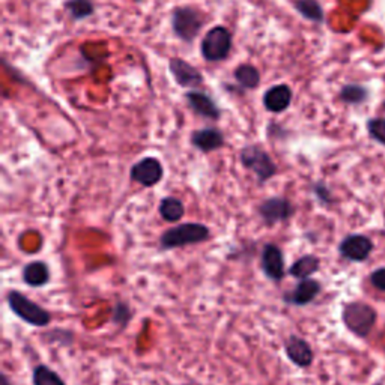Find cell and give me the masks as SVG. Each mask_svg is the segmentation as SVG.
Wrapping results in <instances>:
<instances>
[{
  "label": "cell",
  "instance_id": "cell-3",
  "mask_svg": "<svg viewBox=\"0 0 385 385\" xmlns=\"http://www.w3.org/2000/svg\"><path fill=\"white\" fill-rule=\"evenodd\" d=\"M343 322L349 331L358 337H366L370 335L372 328L377 322V311L369 304L364 303H349L343 309Z\"/></svg>",
  "mask_w": 385,
  "mask_h": 385
},
{
  "label": "cell",
  "instance_id": "cell-4",
  "mask_svg": "<svg viewBox=\"0 0 385 385\" xmlns=\"http://www.w3.org/2000/svg\"><path fill=\"white\" fill-rule=\"evenodd\" d=\"M241 163L244 168L256 173L259 182H265L271 180L277 172V166L271 157L259 147H245L241 151Z\"/></svg>",
  "mask_w": 385,
  "mask_h": 385
},
{
  "label": "cell",
  "instance_id": "cell-24",
  "mask_svg": "<svg viewBox=\"0 0 385 385\" xmlns=\"http://www.w3.org/2000/svg\"><path fill=\"white\" fill-rule=\"evenodd\" d=\"M367 128H369L370 136L374 140L385 144V119H382V118L372 119L367 125Z\"/></svg>",
  "mask_w": 385,
  "mask_h": 385
},
{
  "label": "cell",
  "instance_id": "cell-18",
  "mask_svg": "<svg viewBox=\"0 0 385 385\" xmlns=\"http://www.w3.org/2000/svg\"><path fill=\"white\" fill-rule=\"evenodd\" d=\"M320 266L319 259L313 255H307L299 257L298 261L289 268V274L295 278H309L311 274H315Z\"/></svg>",
  "mask_w": 385,
  "mask_h": 385
},
{
  "label": "cell",
  "instance_id": "cell-23",
  "mask_svg": "<svg viewBox=\"0 0 385 385\" xmlns=\"http://www.w3.org/2000/svg\"><path fill=\"white\" fill-rule=\"evenodd\" d=\"M67 8L76 20L89 17L93 13V5L90 0H68Z\"/></svg>",
  "mask_w": 385,
  "mask_h": 385
},
{
  "label": "cell",
  "instance_id": "cell-19",
  "mask_svg": "<svg viewBox=\"0 0 385 385\" xmlns=\"http://www.w3.org/2000/svg\"><path fill=\"white\" fill-rule=\"evenodd\" d=\"M184 203L176 197H164L160 203V214L163 220L169 223L180 222L184 217Z\"/></svg>",
  "mask_w": 385,
  "mask_h": 385
},
{
  "label": "cell",
  "instance_id": "cell-10",
  "mask_svg": "<svg viewBox=\"0 0 385 385\" xmlns=\"http://www.w3.org/2000/svg\"><path fill=\"white\" fill-rule=\"evenodd\" d=\"M262 269L264 274L274 282H280L286 274L285 271V257L280 247L274 244H266L262 250Z\"/></svg>",
  "mask_w": 385,
  "mask_h": 385
},
{
  "label": "cell",
  "instance_id": "cell-5",
  "mask_svg": "<svg viewBox=\"0 0 385 385\" xmlns=\"http://www.w3.org/2000/svg\"><path fill=\"white\" fill-rule=\"evenodd\" d=\"M232 36L226 27H214L208 32L202 41V55L206 60L218 62L231 53Z\"/></svg>",
  "mask_w": 385,
  "mask_h": 385
},
{
  "label": "cell",
  "instance_id": "cell-22",
  "mask_svg": "<svg viewBox=\"0 0 385 385\" xmlns=\"http://www.w3.org/2000/svg\"><path fill=\"white\" fill-rule=\"evenodd\" d=\"M297 9L301 15H304L311 22H322V18H324L322 8L316 0H298Z\"/></svg>",
  "mask_w": 385,
  "mask_h": 385
},
{
  "label": "cell",
  "instance_id": "cell-15",
  "mask_svg": "<svg viewBox=\"0 0 385 385\" xmlns=\"http://www.w3.org/2000/svg\"><path fill=\"white\" fill-rule=\"evenodd\" d=\"M187 101H189V106L203 118L217 121L220 118V110L215 106V102L206 95L203 92L191 90L187 93Z\"/></svg>",
  "mask_w": 385,
  "mask_h": 385
},
{
  "label": "cell",
  "instance_id": "cell-7",
  "mask_svg": "<svg viewBox=\"0 0 385 385\" xmlns=\"http://www.w3.org/2000/svg\"><path fill=\"white\" fill-rule=\"evenodd\" d=\"M294 214V206L285 197H269L259 205V215L268 224L273 226L280 222H286Z\"/></svg>",
  "mask_w": 385,
  "mask_h": 385
},
{
  "label": "cell",
  "instance_id": "cell-17",
  "mask_svg": "<svg viewBox=\"0 0 385 385\" xmlns=\"http://www.w3.org/2000/svg\"><path fill=\"white\" fill-rule=\"evenodd\" d=\"M48 278L50 273L44 262H30L23 268V280L29 286L41 288L47 285Z\"/></svg>",
  "mask_w": 385,
  "mask_h": 385
},
{
  "label": "cell",
  "instance_id": "cell-28",
  "mask_svg": "<svg viewBox=\"0 0 385 385\" xmlns=\"http://www.w3.org/2000/svg\"><path fill=\"white\" fill-rule=\"evenodd\" d=\"M315 191H316L318 197H319V199L322 202H330L331 201V194H330V191L325 189L324 185H316L315 187Z\"/></svg>",
  "mask_w": 385,
  "mask_h": 385
},
{
  "label": "cell",
  "instance_id": "cell-27",
  "mask_svg": "<svg viewBox=\"0 0 385 385\" xmlns=\"http://www.w3.org/2000/svg\"><path fill=\"white\" fill-rule=\"evenodd\" d=\"M130 310H128V307L127 306H123V304H118L116 306V309H114V322H118V324H119V322H123V324H125V322H127L128 319H130Z\"/></svg>",
  "mask_w": 385,
  "mask_h": 385
},
{
  "label": "cell",
  "instance_id": "cell-14",
  "mask_svg": "<svg viewBox=\"0 0 385 385\" xmlns=\"http://www.w3.org/2000/svg\"><path fill=\"white\" fill-rule=\"evenodd\" d=\"M290 101H292V90L286 85H278L268 89L264 95V106L273 113L285 112L290 106Z\"/></svg>",
  "mask_w": 385,
  "mask_h": 385
},
{
  "label": "cell",
  "instance_id": "cell-12",
  "mask_svg": "<svg viewBox=\"0 0 385 385\" xmlns=\"http://www.w3.org/2000/svg\"><path fill=\"white\" fill-rule=\"evenodd\" d=\"M320 292V285L319 282L313 278H303L301 282L295 286L292 292L285 297V301L292 306H307L311 303Z\"/></svg>",
  "mask_w": 385,
  "mask_h": 385
},
{
  "label": "cell",
  "instance_id": "cell-1",
  "mask_svg": "<svg viewBox=\"0 0 385 385\" xmlns=\"http://www.w3.org/2000/svg\"><path fill=\"white\" fill-rule=\"evenodd\" d=\"M208 238H210V229L205 224L184 223L166 231L160 238V244L164 250H170L190 244H199L206 241Z\"/></svg>",
  "mask_w": 385,
  "mask_h": 385
},
{
  "label": "cell",
  "instance_id": "cell-25",
  "mask_svg": "<svg viewBox=\"0 0 385 385\" xmlns=\"http://www.w3.org/2000/svg\"><path fill=\"white\" fill-rule=\"evenodd\" d=\"M366 97V90L360 86H346L342 90V100L346 102H360Z\"/></svg>",
  "mask_w": 385,
  "mask_h": 385
},
{
  "label": "cell",
  "instance_id": "cell-11",
  "mask_svg": "<svg viewBox=\"0 0 385 385\" xmlns=\"http://www.w3.org/2000/svg\"><path fill=\"white\" fill-rule=\"evenodd\" d=\"M285 351L288 358L298 367H309L313 363V351L304 339L290 336L285 345Z\"/></svg>",
  "mask_w": 385,
  "mask_h": 385
},
{
  "label": "cell",
  "instance_id": "cell-16",
  "mask_svg": "<svg viewBox=\"0 0 385 385\" xmlns=\"http://www.w3.org/2000/svg\"><path fill=\"white\" fill-rule=\"evenodd\" d=\"M191 143L202 152H212L223 147L224 137L217 128H203L193 133Z\"/></svg>",
  "mask_w": 385,
  "mask_h": 385
},
{
  "label": "cell",
  "instance_id": "cell-2",
  "mask_svg": "<svg viewBox=\"0 0 385 385\" xmlns=\"http://www.w3.org/2000/svg\"><path fill=\"white\" fill-rule=\"evenodd\" d=\"M8 304L14 313L27 324L35 327H46L50 324L51 315L47 310L38 306L34 301H30L18 290H11L8 294Z\"/></svg>",
  "mask_w": 385,
  "mask_h": 385
},
{
  "label": "cell",
  "instance_id": "cell-21",
  "mask_svg": "<svg viewBox=\"0 0 385 385\" xmlns=\"http://www.w3.org/2000/svg\"><path fill=\"white\" fill-rule=\"evenodd\" d=\"M235 79L243 88L255 89L257 88L259 81H261V74H259V71L252 65H241L235 71Z\"/></svg>",
  "mask_w": 385,
  "mask_h": 385
},
{
  "label": "cell",
  "instance_id": "cell-26",
  "mask_svg": "<svg viewBox=\"0 0 385 385\" xmlns=\"http://www.w3.org/2000/svg\"><path fill=\"white\" fill-rule=\"evenodd\" d=\"M370 283L377 288L378 290L385 292V268L374 269L370 276Z\"/></svg>",
  "mask_w": 385,
  "mask_h": 385
},
{
  "label": "cell",
  "instance_id": "cell-20",
  "mask_svg": "<svg viewBox=\"0 0 385 385\" xmlns=\"http://www.w3.org/2000/svg\"><path fill=\"white\" fill-rule=\"evenodd\" d=\"M32 382L34 385H67L55 370H51L44 364H39L34 369Z\"/></svg>",
  "mask_w": 385,
  "mask_h": 385
},
{
  "label": "cell",
  "instance_id": "cell-29",
  "mask_svg": "<svg viewBox=\"0 0 385 385\" xmlns=\"http://www.w3.org/2000/svg\"><path fill=\"white\" fill-rule=\"evenodd\" d=\"M0 385H11V384H9V381H8V378L5 377V374L2 377V381H0Z\"/></svg>",
  "mask_w": 385,
  "mask_h": 385
},
{
  "label": "cell",
  "instance_id": "cell-9",
  "mask_svg": "<svg viewBox=\"0 0 385 385\" xmlns=\"http://www.w3.org/2000/svg\"><path fill=\"white\" fill-rule=\"evenodd\" d=\"M163 166L157 158H143L131 168L130 176L134 182H137L143 187H152L158 184L163 178Z\"/></svg>",
  "mask_w": 385,
  "mask_h": 385
},
{
  "label": "cell",
  "instance_id": "cell-13",
  "mask_svg": "<svg viewBox=\"0 0 385 385\" xmlns=\"http://www.w3.org/2000/svg\"><path fill=\"white\" fill-rule=\"evenodd\" d=\"M170 71L176 81L180 83L181 86H199L202 85L203 77L199 72V69L190 65L189 62H185L184 59H172L170 60Z\"/></svg>",
  "mask_w": 385,
  "mask_h": 385
},
{
  "label": "cell",
  "instance_id": "cell-8",
  "mask_svg": "<svg viewBox=\"0 0 385 385\" xmlns=\"http://www.w3.org/2000/svg\"><path fill=\"white\" fill-rule=\"evenodd\" d=\"M373 250L372 239L364 235H349L340 243V255L351 262H363L370 256Z\"/></svg>",
  "mask_w": 385,
  "mask_h": 385
},
{
  "label": "cell",
  "instance_id": "cell-6",
  "mask_svg": "<svg viewBox=\"0 0 385 385\" xmlns=\"http://www.w3.org/2000/svg\"><path fill=\"white\" fill-rule=\"evenodd\" d=\"M172 25L175 34L182 41L191 43V41L201 32L203 26V17L199 11L193 8H178L175 9L172 17Z\"/></svg>",
  "mask_w": 385,
  "mask_h": 385
}]
</instances>
